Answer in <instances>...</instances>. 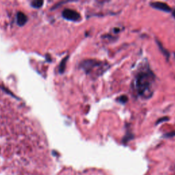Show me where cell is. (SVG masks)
Returning <instances> with one entry per match:
<instances>
[{
	"instance_id": "cell-4",
	"label": "cell",
	"mask_w": 175,
	"mask_h": 175,
	"mask_svg": "<svg viewBox=\"0 0 175 175\" xmlns=\"http://www.w3.org/2000/svg\"><path fill=\"white\" fill-rule=\"evenodd\" d=\"M27 19L24 14L23 13H19L16 16V21H17V23L19 25H23L27 21Z\"/></svg>"
},
{
	"instance_id": "cell-2",
	"label": "cell",
	"mask_w": 175,
	"mask_h": 175,
	"mask_svg": "<svg viewBox=\"0 0 175 175\" xmlns=\"http://www.w3.org/2000/svg\"><path fill=\"white\" fill-rule=\"evenodd\" d=\"M62 15L65 19H67V20L70 21H78L80 18L79 14L77 13V11L70 10V9H65L63 11Z\"/></svg>"
},
{
	"instance_id": "cell-1",
	"label": "cell",
	"mask_w": 175,
	"mask_h": 175,
	"mask_svg": "<svg viewBox=\"0 0 175 175\" xmlns=\"http://www.w3.org/2000/svg\"><path fill=\"white\" fill-rule=\"evenodd\" d=\"M152 73L141 72L136 77V89L139 95L144 98H149L152 96Z\"/></svg>"
},
{
	"instance_id": "cell-5",
	"label": "cell",
	"mask_w": 175,
	"mask_h": 175,
	"mask_svg": "<svg viewBox=\"0 0 175 175\" xmlns=\"http://www.w3.org/2000/svg\"><path fill=\"white\" fill-rule=\"evenodd\" d=\"M156 42H157V45H158V47H159V49H160V51L162 52V53L164 54V55L167 58H168V57L170 56V53H169V52L166 49H165V48H164V47L162 46V43H161V42H159V41H158L157 40V41H156Z\"/></svg>"
},
{
	"instance_id": "cell-6",
	"label": "cell",
	"mask_w": 175,
	"mask_h": 175,
	"mask_svg": "<svg viewBox=\"0 0 175 175\" xmlns=\"http://www.w3.org/2000/svg\"><path fill=\"white\" fill-rule=\"evenodd\" d=\"M133 138V136L132 133H127L126 136H125V138L122 139V142H123L125 144H126L129 141L131 140Z\"/></svg>"
},
{
	"instance_id": "cell-7",
	"label": "cell",
	"mask_w": 175,
	"mask_h": 175,
	"mask_svg": "<svg viewBox=\"0 0 175 175\" xmlns=\"http://www.w3.org/2000/svg\"><path fill=\"white\" fill-rule=\"evenodd\" d=\"M42 4H43V1H34L32 2V6L34 8H40L41 7Z\"/></svg>"
},
{
	"instance_id": "cell-10",
	"label": "cell",
	"mask_w": 175,
	"mask_h": 175,
	"mask_svg": "<svg viewBox=\"0 0 175 175\" xmlns=\"http://www.w3.org/2000/svg\"><path fill=\"white\" fill-rule=\"evenodd\" d=\"M168 120H169V118L168 117H166V116H165V117H162V118H161V119L157 120V122H156V125L160 124V123H162V122H163L168 121Z\"/></svg>"
},
{
	"instance_id": "cell-9",
	"label": "cell",
	"mask_w": 175,
	"mask_h": 175,
	"mask_svg": "<svg viewBox=\"0 0 175 175\" xmlns=\"http://www.w3.org/2000/svg\"><path fill=\"white\" fill-rule=\"evenodd\" d=\"M175 136V131H170L169 133H167L164 135V138H172V137Z\"/></svg>"
},
{
	"instance_id": "cell-3",
	"label": "cell",
	"mask_w": 175,
	"mask_h": 175,
	"mask_svg": "<svg viewBox=\"0 0 175 175\" xmlns=\"http://www.w3.org/2000/svg\"><path fill=\"white\" fill-rule=\"evenodd\" d=\"M150 5L151 7L157 9V10L164 11V12H165V13H170V12L172 11L171 8H170L168 4L163 3V2H159V1L151 2Z\"/></svg>"
},
{
	"instance_id": "cell-11",
	"label": "cell",
	"mask_w": 175,
	"mask_h": 175,
	"mask_svg": "<svg viewBox=\"0 0 175 175\" xmlns=\"http://www.w3.org/2000/svg\"><path fill=\"white\" fill-rule=\"evenodd\" d=\"M172 16H173L174 18L175 19V10H174L173 11H172Z\"/></svg>"
},
{
	"instance_id": "cell-8",
	"label": "cell",
	"mask_w": 175,
	"mask_h": 175,
	"mask_svg": "<svg viewBox=\"0 0 175 175\" xmlns=\"http://www.w3.org/2000/svg\"><path fill=\"white\" fill-rule=\"evenodd\" d=\"M119 100L121 103H126L128 101V97L125 95H122L119 98Z\"/></svg>"
}]
</instances>
